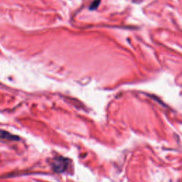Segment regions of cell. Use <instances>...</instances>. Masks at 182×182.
I'll list each match as a JSON object with an SVG mask.
<instances>
[{
    "label": "cell",
    "instance_id": "obj_1",
    "mask_svg": "<svg viewBox=\"0 0 182 182\" xmlns=\"http://www.w3.org/2000/svg\"><path fill=\"white\" fill-rule=\"evenodd\" d=\"M52 169L56 173H63L67 169L68 166V160L63 157H56L51 163Z\"/></svg>",
    "mask_w": 182,
    "mask_h": 182
},
{
    "label": "cell",
    "instance_id": "obj_2",
    "mask_svg": "<svg viewBox=\"0 0 182 182\" xmlns=\"http://www.w3.org/2000/svg\"><path fill=\"white\" fill-rule=\"evenodd\" d=\"M1 139H8V140H19V137L18 136H15V135H12V134H10L9 132H4V131H1Z\"/></svg>",
    "mask_w": 182,
    "mask_h": 182
},
{
    "label": "cell",
    "instance_id": "obj_3",
    "mask_svg": "<svg viewBox=\"0 0 182 182\" xmlns=\"http://www.w3.org/2000/svg\"><path fill=\"white\" fill-rule=\"evenodd\" d=\"M100 0H94L93 2L91 4V5L90 7V9H92V10L96 9L97 8H98L99 4H100Z\"/></svg>",
    "mask_w": 182,
    "mask_h": 182
}]
</instances>
